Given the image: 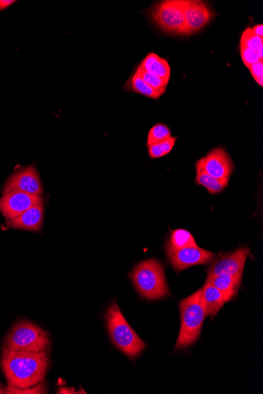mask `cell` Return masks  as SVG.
<instances>
[{"mask_svg": "<svg viewBox=\"0 0 263 394\" xmlns=\"http://www.w3.org/2000/svg\"><path fill=\"white\" fill-rule=\"evenodd\" d=\"M203 168L206 173L221 181H229L234 171V164L225 149H212L203 157Z\"/></svg>", "mask_w": 263, "mask_h": 394, "instance_id": "7c38bea8", "label": "cell"}, {"mask_svg": "<svg viewBox=\"0 0 263 394\" xmlns=\"http://www.w3.org/2000/svg\"><path fill=\"white\" fill-rule=\"evenodd\" d=\"M184 0H168L156 4L151 12L154 23L167 33L184 34Z\"/></svg>", "mask_w": 263, "mask_h": 394, "instance_id": "8992f818", "label": "cell"}, {"mask_svg": "<svg viewBox=\"0 0 263 394\" xmlns=\"http://www.w3.org/2000/svg\"><path fill=\"white\" fill-rule=\"evenodd\" d=\"M250 249L241 247L232 253L220 255L207 270L208 276L220 274H230L242 278L247 257L250 255Z\"/></svg>", "mask_w": 263, "mask_h": 394, "instance_id": "9c48e42d", "label": "cell"}, {"mask_svg": "<svg viewBox=\"0 0 263 394\" xmlns=\"http://www.w3.org/2000/svg\"><path fill=\"white\" fill-rule=\"evenodd\" d=\"M49 360L47 351L20 353L4 350L2 369L7 383L13 388H31L45 378Z\"/></svg>", "mask_w": 263, "mask_h": 394, "instance_id": "6da1fadb", "label": "cell"}, {"mask_svg": "<svg viewBox=\"0 0 263 394\" xmlns=\"http://www.w3.org/2000/svg\"><path fill=\"white\" fill-rule=\"evenodd\" d=\"M197 246L194 235L186 229H177L170 232L169 239L167 242L166 252L188 247Z\"/></svg>", "mask_w": 263, "mask_h": 394, "instance_id": "d6986e66", "label": "cell"}, {"mask_svg": "<svg viewBox=\"0 0 263 394\" xmlns=\"http://www.w3.org/2000/svg\"><path fill=\"white\" fill-rule=\"evenodd\" d=\"M21 191L27 194L40 196L43 193L42 184L34 164L18 169L9 177L4 188V192Z\"/></svg>", "mask_w": 263, "mask_h": 394, "instance_id": "30bf717a", "label": "cell"}, {"mask_svg": "<svg viewBox=\"0 0 263 394\" xmlns=\"http://www.w3.org/2000/svg\"><path fill=\"white\" fill-rule=\"evenodd\" d=\"M172 131L164 124L159 123L153 126L148 133L147 146H151L155 143L164 141L170 137Z\"/></svg>", "mask_w": 263, "mask_h": 394, "instance_id": "44dd1931", "label": "cell"}, {"mask_svg": "<svg viewBox=\"0 0 263 394\" xmlns=\"http://www.w3.org/2000/svg\"><path fill=\"white\" fill-rule=\"evenodd\" d=\"M126 89L135 93H138L142 96L152 99H158L165 94L167 89L156 90L147 84L143 79L137 73H135L129 81L126 83Z\"/></svg>", "mask_w": 263, "mask_h": 394, "instance_id": "ac0fdd59", "label": "cell"}, {"mask_svg": "<svg viewBox=\"0 0 263 394\" xmlns=\"http://www.w3.org/2000/svg\"><path fill=\"white\" fill-rule=\"evenodd\" d=\"M240 55L241 59H242L245 67L247 68L260 61L257 52L250 48L240 47Z\"/></svg>", "mask_w": 263, "mask_h": 394, "instance_id": "d4e9b609", "label": "cell"}, {"mask_svg": "<svg viewBox=\"0 0 263 394\" xmlns=\"http://www.w3.org/2000/svg\"><path fill=\"white\" fill-rule=\"evenodd\" d=\"M196 176L195 182L203 186L211 195H217L223 191L229 184V181H221L206 173L203 168L202 159L196 163Z\"/></svg>", "mask_w": 263, "mask_h": 394, "instance_id": "e0dca14e", "label": "cell"}, {"mask_svg": "<svg viewBox=\"0 0 263 394\" xmlns=\"http://www.w3.org/2000/svg\"><path fill=\"white\" fill-rule=\"evenodd\" d=\"M49 336L41 328L26 320H21L7 334L4 350L20 353H40L50 347Z\"/></svg>", "mask_w": 263, "mask_h": 394, "instance_id": "5b68a950", "label": "cell"}, {"mask_svg": "<svg viewBox=\"0 0 263 394\" xmlns=\"http://www.w3.org/2000/svg\"><path fill=\"white\" fill-rule=\"evenodd\" d=\"M255 52H257L259 60L262 62L263 61V45L260 46L257 50V51Z\"/></svg>", "mask_w": 263, "mask_h": 394, "instance_id": "f1b7e54d", "label": "cell"}, {"mask_svg": "<svg viewBox=\"0 0 263 394\" xmlns=\"http://www.w3.org/2000/svg\"><path fill=\"white\" fill-rule=\"evenodd\" d=\"M132 281L139 295L146 300H160L170 296L165 270L156 259L138 264L132 272Z\"/></svg>", "mask_w": 263, "mask_h": 394, "instance_id": "7a4b0ae2", "label": "cell"}, {"mask_svg": "<svg viewBox=\"0 0 263 394\" xmlns=\"http://www.w3.org/2000/svg\"><path fill=\"white\" fill-rule=\"evenodd\" d=\"M207 281L223 291L230 300L234 299L239 292L242 278L230 274L208 276Z\"/></svg>", "mask_w": 263, "mask_h": 394, "instance_id": "9a60e30c", "label": "cell"}, {"mask_svg": "<svg viewBox=\"0 0 263 394\" xmlns=\"http://www.w3.org/2000/svg\"><path fill=\"white\" fill-rule=\"evenodd\" d=\"M5 393L9 394H40L46 393V389L45 386L40 383L23 389L13 388V386L9 385L5 389Z\"/></svg>", "mask_w": 263, "mask_h": 394, "instance_id": "cb8c5ba5", "label": "cell"}, {"mask_svg": "<svg viewBox=\"0 0 263 394\" xmlns=\"http://www.w3.org/2000/svg\"><path fill=\"white\" fill-rule=\"evenodd\" d=\"M105 318L113 345L131 360L143 352L145 342L128 323L116 303H112L106 310Z\"/></svg>", "mask_w": 263, "mask_h": 394, "instance_id": "3957f363", "label": "cell"}, {"mask_svg": "<svg viewBox=\"0 0 263 394\" xmlns=\"http://www.w3.org/2000/svg\"><path fill=\"white\" fill-rule=\"evenodd\" d=\"M181 325L175 350L190 347L200 338L206 313L201 300V290H198L179 304Z\"/></svg>", "mask_w": 263, "mask_h": 394, "instance_id": "277c9868", "label": "cell"}, {"mask_svg": "<svg viewBox=\"0 0 263 394\" xmlns=\"http://www.w3.org/2000/svg\"><path fill=\"white\" fill-rule=\"evenodd\" d=\"M5 393V390H4L3 386L0 384V394Z\"/></svg>", "mask_w": 263, "mask_h": 394, "instance_id": "f546056e", "label": "cell"}, {"mask_svg": "<svg viewBox=\"0 0 263 394\" xmlns=\"http://www.w3.org/2000/svg\"><path fill=\"white\" fill-rule=\"evenodd\" d=\"M170 264L177 272L194 267L196 265L207 264L214 260L216 254L200 247H188L167 252Z\"/></svg>", "mask_w": 263, "mask_h": 394, "instance_id": "ba28073f", "label": "cell"}, {"mask_svg": "<svg viewBox=\"0 0 263 394\" xmlns=\"http://www.w3.org/2000/svg\"><path fill=\"white\" fill-rule=\"evenodd\" d=\"M184 30L183 35H191L200 31L214 18L215 13L209 6L198 0H184Z\"/></svg>", "mask_w": 263, "mask_h": 394, "instance_id": "8fae6325", "label": "cell"}, {"mask_svg": "<svg viewBox=\"0 0 263 394\" xmlns=\"http://www.w3.org/2000/svg\"><path fill=\"white\" fill-rule=\"evenodd\" d=\"M44 221V204L34 206L18 217L6 220L7 225L21 230L38 232L40 231Z\"/></svg>", "mask_w": 263, "mask_h": 394, "instance_id": "4fadbf2b", "label": "cell"}, {"mask_svg": "<svg viewBox=\"0 0 263 394\" xmlns=\"http://www.w3.org/2000/svg\"><path fill=\"white\" fill-rule=\"evenodd\" d=\"M240 47H244L253 50L257 52L259 47L263 45V39L257 37L252 30V28H248L241 35Z\"/></svg>", "mask_w": 263, "mask_h": 394, "instance_id": "7402d4cb", "label": "cell"}, {"mask_svg": "<svg viewBox=\"0 0 263 394\" xmlns=\"http://www.w3.org/2000/svg\"><path fill=\"white\" fill-rule=\"evenodd\" d=\"M16 2V1H12V0H0V11L9 9V6Z\"/></svg>", "mask_w": 263, "mask_h": 394, "instance_id": "4316f807", "label": "cell"}, {"mask_svg": "<svg viewBox=\"0 0 263 394\" xmlns=\"http://www.w3.org/2000/svg\"><path fill=\"white\" fill-rule=\"evenodd\" d=\"M251 74L254 79V81L257 82L260 86L263 85V62H258L254 65L251 66L250 68Z\"/></svg>", "mask_w": 263, "mask_h": 394, "instance_id": "484cf974", "label": "cell"}, {"mask_svg": "<svg viewBox=\"0 0 263 394\" xmlns=\"http://www.w3.org/2000/svg\"><path fill=\"white\" fill-rule=\"evenodd\" d=\"M149 73L157 75L169 84L172 70L168 62L160 58L158 55L150 53L145 57L139 67Z\"/></svg>", "mask_w": 263, "mask_h": 394, "instance_id": "2e32d148", "label": "cell"}, {"mask_svg": "<svg viewBox=\"0 0 263 394\" xmlns=\"http://www.w3.org/2000/svg\"><path fill=\"white\" fill-rule=\"evenodd\" d=\"M201 290V300L206 317L215 318L226 303L229 302L225 293L209 282H206Z\"/></svg>", "mask_w": 263, "mask_h": 394, "instance_id": "5bb4252c", "label": "cell"}, {"mask_svg": "<svg viewBox=\"0 0 263 394\" xmlns=\"http://www.w3.org/2000/svg\"><path fill=\"white\" fill-rule=\"evenodd\" d=\"M136 72L140 77L143 79L144 81L152 89L156 90L167 89L168 83L157 75L149 73V72L142 69L140 67H138Z\"/></svg>", "mask_w": 263, "mask_h": 394, "instance_id": "603a6c76", "label": "cell"}, {"mask_svg": "<svg viewBox=\"0 0 263 394\" xmlns=\"http://www.w3.org/2000/svg\"><path fill=\"white\" fill-rule=\"evenodd\" d=\"M252 30L257 37L263 39V25L255 26L252 28Z\"/></svg>", "mask_w": 263, "mask_h": 394, "instance_id": "83f0119b", "label": "cell"}, {"mask_svg": "<svg viewBox=\"0 0 263 394\" xmlns=\"http://www.w3.org/2000/svg\"><path fill=\"white\" fill-rule=\"evenodd\" d=\"M177 138L170 136L167 140L148 146V154L152 159H160L172 152Z\"/></svg>", "mask_w": 263, "mask_h": 394, "instance_id": "ffe728a7", "label": "cell"}, {"mask_svg": "<svg viewBox=\"0 0 263 394\" xmlns=\"http://www.w3.org/2000/svg\"><path fill=\"white\" fill-rule=\"evenodd\" d=\"M44 204L40 196L27 194L21 191L4 192L0 198V212L6 220L16 218L30 208Z\"/></svg>", "mask_w": 263, "mask_h": 394, "instance_id": "52a82bcc", "label": "cell"}]
</instances>
